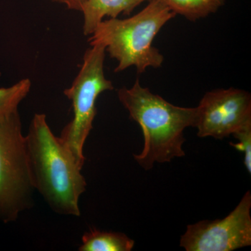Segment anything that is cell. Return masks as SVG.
Listing matches in <instances>:
<instances>
[{"label":"cell","mask_w":251,"mask_h":251,"mask_svg":"<svg viewBox=\"0 0 251 251\" xmlns=\"http://www.w3.org/2000/svg\"><path fill=\"white\" fill-rule=\"evenodd\" d=\"M251 193L248 191L223 219L188 225L180 239L186 251H232L251 245Z\"/></svg>","instance_id":"obj_6"},{"label":"cell","mask_w":251,"mask_h":251,"mask_svg":"<svg viewBox=\"0 0 251 251\" xmlns=\"http://www.w3.org/2000/svg\"><path fill=\"white\" fill-rule=\"evenodd\" d=\"M25 137L35 191L57 214L80 216L79 202L87 189L82 168L59 137L52 133L45 114L34 115Z\"/></svg>","instance_id":"obj_1"},{"label":"cell","mask_w":251,"mask_h":251,"mask_svg":"<svg viewBox=\"0 0 251 251\" xmlns=\"http://www.w3.org/2000/svg\"><path fill=\"white\" fill-rule=\"evenodd\" d=\"M199 138L222 140L251 125V96L230 87L206 92L197 107Z\"/></svg>","instance_id":"obj_7"},{"label":"cell","mask_w":251,"mask_h":251,"mask_svg":"<svg viewBox=\"0 0 251 251\" xmlns=\"http://www.w3.org/2000/svg\"><path fill=\"white\" fill-rule=\"evenodd\" d=\"M237 143H229L231 146L242 151L244 154V165L249 173H251V125L247 126L234 133Z\"/></svg>","instance_id":"obj_12"},{"label":"cell","mask_w":251,"mask_h":251,"mask_svg":"<svg viewBox=\"0 0 251 251\" xmlns=\"http://www.w3.org/2000/svg\"><path fill=\"white\" fill-rule=\"evenodd\" d=\"M135 242L122 232L90 229L82 237L80 251H130Z\"/></svg>","instance_id":"obj_9"},{"label":"cell","mask_w":251,"mask_h":251,"mask_svg":"<svg viewBox=\"0 0 251 251\" xmlns=\"http://www.w3.org/2000/svg\"><path fill=\"white\" fill-rule=\"evenodd\" d=\"M117 96L129 112L130 120L137 122L143 130V151L133 154L142 168L150 171L155 163H168L173 158L185 156L184 131L188 127H196L197 107L173 105L143 87L138 79L130 88L117 90Z\"/></svg>","instance_id":"obj_2"},{"label":"cell","mask_w":251,"mask_h":251,"mask_svg":"<svg viewBox=\"0 0 251 251\" xmlns=\"http://www.w3.org/2000/svg\"><path fill=\"white\" fill-rule=\"evenodd\" d=\"M55 2L65 5L67 9L73 11H82L83 5L87 0H53Z\"/></svg>","instance_id":"obj_13"},{"label":"cell","mask_w":251,"mask_h":251,"mask_svg":"<svg viewBox=\"0 0 251 251\" xmlns=\"http://www.w3.org/2000/svg\"><path fill=\"white\" fill-rule=\"evenodd\" d=\"M31 86L29 79H23L11 87L0 88V117L17 110L30 92Z\"/></svg>","instance_id":"obj_11"},{"label":"cell","mask_w":251,"mask_h":251,"mask_svg":"<svg viewBox=\"0 0 251 251\" xmlns=\"http://www.w3.org/2000/svg\"><path fill=\"white\" fill-rule=\"evenodd\" d=\"M34 191L17 109L0 117V222H14L31 209Z\"/></svg>","instance_id":"obj_4"},{"label":"cell","mask_w":251,"mask_h":251,"mask_svg":"<svg viewBox=\"0 0 251 251\" xmlns=\"http://www.w3.org/2000/svg\"><path fill=\"white\" fill-rule=\"evenodd\" d=\"M175 14L196 21L214 14L222 7L226 0H157Z\"/></svg>","instance_id":"obj_10"},{"label":"cell","mask_w":251,"mask_h":251,"mask_svg":"<svg viewBox=\"0 0 251 251\" xmlns=\"http://www.w3.org/2000/svg\"><path fill=\"white\" fill-rule=\"evenodd\" d=\"M145 1L147 0H87L81 11L83 15L84 35L90 36L106 16L116 18L120 14L128 16Z\"/></svg>","instance_id":"obj_8"},{"label":"cell","mask_w":251,"mask_h":251,"mask_svg":"<svg viewBox=\"0 0 251 251\" xmlns=\"http://www.w3.org/2000/svg\"><path fill=\"white\" fill-rule=\"evenodd\" d=\"M176 14L157 0L131 17L109 18L99 23L89 36L90 46H104L117 62L115 72L134 67L138 74L161 67L164 57L152 43L157 34Z\"/></svg>","instance_id":"obj_3"},{"label":"cell","mask_w":251,"mask_h":251,"mask_svg":"<svg viewBox=\"0 0 251 251\" xmlns=\"http://www.w3.org/2000/svg\"><path fill=\"white\" fill-rule=\"evenodd\" d=\"M105 52L103 46H90L84 54L76 77L64 91V95L72 101L74 117L63 128L59 138L81 168L85 161L84 145L97 115V99L100 94L114 90L112 82L106 78L104 72Z\"/></svg>","instance_id":"obj_5"}]
</instances>
